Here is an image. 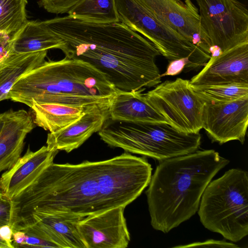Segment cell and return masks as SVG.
Instances as JSON below:
<instances>
[{
  "mask_svg": "<svg viewBox=\"0 0 248 248\" xmlns=\"http://www.w3.org/2000/svg\"><path fill=\"white\" fill-rule=\"evenodd\" d=\"M0 248H10L7 243L0 237Z\"/></svg>",
  "mask_w": 248,
  "mask_h": 248,
  "instance_id": "obj_31",
  "label": "cell"
},
{
  "mask_svg": "<svg viewBox=\"0 0 248 248\" xmlns=\"http://www.w3.org/2000/svg\"><path fill=\"white\" fill-rule=\"evenodd\" d=\"M63 42L65 57L104 74L117 90L142 92L161 83L154 45L122 22L96 23L66 16L43 21Z\"/></svg>",
  "mask_w": 248,
  "mask_h": 248,
  "instance_id": "obj_2",
  "label": "cell"
},
{
  "mask_svg": "<svg viewBox=\"0 0 248 248\" xmlns=\"http://www.w3.org/2000/svg\"><path fill=\"white\" fill-rule=\"evenodd\" d=\"M198 215L203 226L232 242L248 234V174L232 169L210 182L201 199Z\"/></svg>",
  "mask_w": 248,
  "mask_h": 248,
  "instance_id": "obj_6",
  "label": "cell"
},
{
  "mask_svg": "<svg viewBox=\"0 0 248 248\" xmlns=\"http://www.w3.org/2000/svg\"><path fill=\"white\" fill-rule=\"evenodd\" d=\"M85 217L55 214H34L16 225L13 232L33 225L42 231L59 248H85L77 225Z\"/></svg>",
  "mask_w": 248,
  "mask_h": 248,
  "instance_id": "obj_17",
  "label": "cell"
},
{
  "mask_svg": "<svg viewBox=\"0 0 248 248\" xmlns=\"http://www.w3.org/2000/svg\"><path fill=\"white\" fill-rule=\"evenodd\" d=\"M58 151L47 146L35 152L29 147L24 155L1 175L0 188L3 195L11 200L29 186L53 162Z\"/></svg>",
  "mask_w": 248,
  "mask_h": 248,
  "instance_id": "obj_15",
  "label": "cell"
},
{
  "mask_svg": "<svg viewBox=\"0 0 248 248\" xmlns=\"http://www.w3.org/2000/svg\"><path fill=\"white\" fill-rule=\"evenodd\" d=\"M189 59L188 58H184L172 60L167 68L166 71L160 75V77L170 76H176L180 74L188 65Z\"/></svg>",
  "mask_w": 248,
  "mask_h": 248,
  "instance_id": "obj_28",
  "label": "cell"
},
{
  "mask_svg": "<svg viewBox=\"0 0 248 248\" xmlns=\"http://www.w3.org/2000/svg\"><path fill=\"white\" fill-rule=\"evenodd\" d=\"M0 34H1V33H0Z\"/></svg>",
  "mask_w": 248,
  "mask_h": 248,
  "instance_id": "obj_34",
  "label": "cell"
},
{
  "mask_svg": "<svg viewBox=\"0 0 248 248\" xmlns=\"http://www.w3.org/2000/svg\"><path fill=\"white\" fill-rule=\"evenodd\" d=\"M117 90L90 64L65 57L45 61L20 77L9 99L30 108L33 103L86 107L109 102Z\"/></svg>",
  "mask_w": 248,
  "mask_h": 248,
  "instance_id": "obj_4",
  "label": "cell"
},
{
  "mask_svg": "<svg viewBox=\"0 0 248 248\" xmlns=\"http://www.w3.org/2000/svg\"><path fill=\"white\" fill-rule=\"evenodd\" d=\"M124 207L86 217L77 225L85 248H125L130 241Z\"/></svg>",
  "mask_w": 248,
  "mask_h": 248,
  "instance_id": "obj_12",
  "label": "cell"
},
{
  "mask_svg": "<svg viewBox=\"0 0 248 248\" xmlns=\"http://www.w3.org/2000/svg\"><path fill=\"white\" fill-rule=\"evenodd\" d=\"M47 52H12L0 62V101L9 99V93L15 83L23 75L44 62Z\"/></svg>",
  "mask_w": 248,
  "mask_h": 248,
  "instance_id": "obj_21",
  "label": "cell"
},
{
  "mask_svg": "<svg viewBox=\"0 0 248 248\" xmlns=\"http://www.w3.org/2000/svg\"><path fill=\"white\" fill-rule=\"evenodd\" d=\"M12 203L11 200L6 198L0 188V227L10 225Z\"/></svg>",
  "mask_w": 248,
  "mask_h": 248,
  "instance_id": "obj_27",
  "label": "cell"
},
{
  "mask_svg": "<svg viewBox=\"0 0 248 248\" xmlns=\"http://www.w3.org/2000/svg\"><path fill=\"white\" fill-rule=\"evenodd\" d=\"M10 44L12 52L19 54L60 49L64 43L43 21H28L10 39Z\"/></svg>",
  "mask_w": 248,
  "mask_h": 248,
  "instance_id": "obj_19",
  "label": "cell"
},
{
  "mask_svg": "<svg viewBox=\"0 0 248 248\" xmlns=\"http://www.w3.org/2000/svg\"><path fill=\"white\" fill-rule=\"evenodd\" d=\"M248 124V97L219 103H205L202 128L212 141L234 140L243 144Z\"/></svg>",
  "mask_w": 248,
  "mask_h": 248,
  "instance_id": "obj_11",
  "label": "cell"
},
{
  "mask_svg": "<svg viewBox=\"0 0 248 248\" xmlns=\"http://www.w3.org/2000/svg\"><path fill=\"white\" fill-rule=\"evenodd\" d=\"M155 17L211 55V46L191 0H139Z\"/></svg>",
  "mask_w": 248,
  "mask_h": 248,
  "instance_id": "obj_10",
  "label": "cell"
},
{
  "mask_svg": "<svg viewBox=\"0 0 248 248\" xmlns=\"http://www.w3.org/2000/svg\"><path fill=\"white\" fill-rule=\"evenodd\" d=\"M12 245L14 248H53L58 246L39 234L22 230L13 232Z\"/></svg>",
  "mask_w": 248,
  "mask_h": 248,
  "instance_id": "obj_25",
  "label": "cell"
},
{
  "mask_svg": "<svg viewBox=\"0 0 248 248\" xmlns=\"http://www.w3.org/2000/svg\"><path fill=\"white\" fill-rule=\"evenodd\" d=\"M80 0H39L47 12L55 14L67 13Z\"/></svg>",
  "mask_w": 248,
  "mask_h": 248,
  "instance_id": "obj_26",
  "label": "cell"
},
{
  "mask_svg": "<svg viewBox=\"0 0 248 248\" xmlns=\"http://www.w3.org/2000/svg\"><path fill=\"white\" fill-rule=\"evenodd\" d=\"M141 93L117 90L110 100L109 118L127 122L168 123Z\"/></svg>",
  "mask_w": 248,
  "mask_h": 248,
  "instance_id": "obj_18",
  "label": "cell"
},
{
  "mask_svg": "<svg viewBox=\"0 0 248 248\" xmlns=\"http://www.w3.org/2000/svg\"><path fill=\"white\" fill-rule=\"evenodd\" d=\"M211 46L222 52L248 43V11L237 0H195Z\"/></svg>",
  "mask_w": 248,
  "mask_h": 248,
  "instance_id": "obj_9",
  "label": "cell"
},
{
  "mask_svg": "<svg viewBox=\"0 0 248 248\" xmlns=\"http://www.w3.org/2000/svg\"><path fill=\"white\" fill-rule=\"evenodd\" d=\"M4 113L0 114V132L3 126L4 123Z\"/></svg>",
  "mask_w": 248,
  "mask_h": 248,
  "instance_id": "obj_32",
  "label": "cell"
},
{
  "mask_svg": "<svg viewBox=\"0 0 248 248\" xmlns=\"http://www.w3.org/2000/svg\"><path fill=\"white\" fill-rule=\"evenodd\" d=\"M190 247H221V248H238L234 244L226 241L208 240L202 242H196L184 246H179L174 248H190Z\"/></svg>",
  "mask_w": 248,
  "mask_h": 248,
  "instance_id": "obj_29",
  "label": "cell"
},
{
  "mask_svg": "<svg viewBox=\"0 0 248 248\" xmlns=\"http://www.w3.org/2000/svg\"><path fill=\"white\" fill-rule=\"evenodd\" d=\"M4 34H0V39H1V38L2 37V36Z\"/></svg>",
  "mask_w": 248,
  "mask_h": 248,
  "instance_id": "obj_33",
  "label": "cell"
},
{
  "mask_svg": "<svg viewBox=\"0 0 248 248\" xmlns=\"http://www.w3.org/2000/svg\"><path fill=\"white\" fill-rule=\"evenodd\" d=\"M27 0H0V33L10 39L28 21Z\"/></svg>",
  "mask_w": 248,
  "mask_h": 248,
  "instance_id": "obj_24",
  "label": "cell"
},
{
  "mask_svg": "<svg viewBox=\"0 0 248 248\" xmlns=\"http://www.w3.org/2000/svg\"><path fill=\"white\" fill-rule=\"evenodd\" d=\"M119 21L151 42L169 62L188 58V70L204 66L211 55L155 17L139 0H115Z\"/></svg>",
  "mask_w": 248,
  "mask_h": 248,
  "instance_id": "obj_7",
  "label": "cell"
},
{
  "mask_svg": "<svg viewBox=\"0 0 248 248\" xmlns=\"http://www.w3.org/2000/svg\"><path fill=\"white\" fill-rule=\"evenodd\" d=\"M229 163L214 150L159 161L146 191L153 228L168 233L191 217L207 185Z\"/></svg>",
  "mask_w": 248,
  "mask_h": 248,
  "instance_id": "obj_3",
  "label": "cell"
},
{
  "mask_svg": "<svg viewBox=\"0 0 248 248\" xmlns=\"http://www.w3.org/2000/svg\"><path fill=\"white\" fill-rule=\"evenodd\" d=\"M0 132V173L10 169L21 157L24 140L35 126L31 113L24 109L4 112Z\"/></svg>",
  "mask_w": 248,
  "mask_h": 248,
  "instance_id": "obj_16",
  "label": "cell"
},
{
  "mask_svg": "<svg viewBox=\"0 0 248 248\" xmlns=\"http://www.w3.org/2000/svg\"><path fill=\"white\" fill-rule=\"evenodd\" d=\"M110 101L87 107L83 115L65 128L47 135L50 149L69 153L80 147L93 133L99 132L109 117Z\"/></svg>",
  "mask_w": 248,
  "mask_h": 248,
  "instance_id": "obj_14",
  "label": "cell"
},
{
  "mask_svg": "<svg viewBox=\"0 0 248 248\" xmlns=\"http://www.w3.org/2000/svg\"><path fill=\"white\" fill-rule=\"evenodd\" d=\"M203 67L191 79V85L248 83V43L210 57Z\"/></svg>",
  "mask_w": 248,
  "mask_h": 248,
  "instance_id": "obj_13",
  "label": "cell"
},
{
  "mask_svg": "<svg viewBox=\"0 0 248 248\" xmlns=\"http://www.w3.org/2000/svg\"><path fill=\"white\" fill-rule=\"evenodd\" d=\"M98 132L110 147L159 161L194 153L201 143L199 133L181 132L166 122H127L109 117Z\"/></svg>",
  "mask_w": 248,
  "mask_h": 248,
  "instance_id": "obj_5",
  "label": "cell"
},
{
  "mask_svg": "<svg viewBox=\"0 0 248 248\" xmlns=\"http://www.w3.org/2000/svg\"><path fill=\"white\" fill-rule=\"evenodd\" d=\"M144 95L177 130L196 134L202 128L205 103L193 90L189 80L177 78L166 80Z\"/></svg>",
  "mask_w": 248,
  "mask_h": 248,
  "instance_id": "obj_8",
  "label": "cell"
},
{
  "mask_svg": "<svg viewBox=\"0 0 248 248\" xmlns=\"http://www.w3.org/2000/svg\"><path fill=\"white\" fill-rule=\"evenodd\" d=\"M191 86L205 103H224L248 97V83Z\"/></svg>",
  "mask_w": 248,
  "mask_h": 248,
  "instance_id": "obj_23",
  "label": "cell"
},
{
  "mask_svg": "<svg viewBox=\"0 0 248 248\" xmlns=\"http://www.w3.org/2000/svg\"><path fill=\"white\" fill-rule=\"evenodd\" d=\"M87 107L57 103H35L30 108L31 109V115L36 125L49 131L50 133H55L80 118Z\"/></svg>",
  "mask_w": 248,
  "mask_h": 248,
  "instance_id": "obj_20",
  "label": "cell"
},
{
  "mask_svg": "<svg viewBox=\"0 0 248 248\" xmlns=\"http://www.w3.org/2000/svg\"><path fill=\"white\" fill-rule=\"evenodd\" d=\"M13 231L9 225L0 227V237L8 245L10 248H14L12 245Z\"/></svg>",
  "mask_w": 248,
  "mask_h": 248,
  "instance_id": "obj_30",
  "label": "cell"
},
{
  "mask_svg": "<svg viewBox=\"0 0 248 248\" xmlns=\"http://www.w3.org/2000/svg\"><path fill=\"white\" fill-rule=\"evenodd\" d=\"M152 168L144 157L124 152L99 161L48 165L11 200V224L34 214L86 217L125 207L148 186Z\"/></svg>",
  "mask_w": 248,
  "mask_h": 248,
  "instance_id": "obj_1",
  "label": "cell"
},
{
  "mask_svg": "<svg viewBox=\"0 0 248 248\" xmlns=\"http://www.w3.org/2000/svg\"><path fill=\"white\" fill-rule=\"evenodd\" d=\"M68 16L96 23L119 22L115 0H80Z\"/></svg>",
  "mask_w": 248,
  "mask_h": 248,
  "instance_id": "obj_22",
  "label": "cell"
}]
</instances>
